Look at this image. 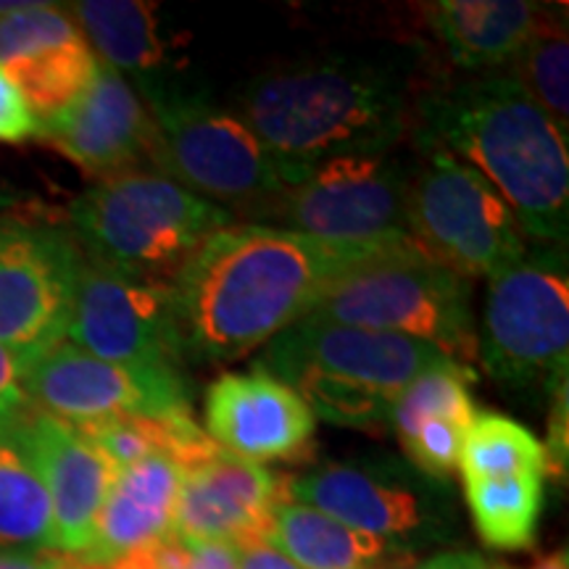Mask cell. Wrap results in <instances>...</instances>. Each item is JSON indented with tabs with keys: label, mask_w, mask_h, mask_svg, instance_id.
Masks as SVG:
<instances>
[{
	"label": "cell",
	"mask_w": 569,
	"mask_h": 569,
	"mask_svg": "<svg viewBox=\"0 0 569 569\" xmlns=\"http://www.w3.org/2000/svg\"><path fill=\"white\" fill-rule=\"evenodd\" d=\"M511 74L549 117L561 138H569V46L565 6L540 11L538 24L511 61Z\"/></svg>",
	"instance_id": "cell-26"
},
{
	"label": "cell",
	"mask_w": 569,
	"mask_h": 569,
	"mask_svg": "<svg viewBox=\"0 0 569 569\" xmlns=\"http://www.w3.org/2000/svg\"><path fill=\"white\" fill-rule=\"evenodd\" d=\"M480 540L498 551L528 549L536 540L543 509V475H511L498 480L465 482Z\"/></svg>",
	"instance_id": "cell-25"
},
{
	"label": "cell",
	"mask_w": 569,
	"mask_h": 569,
	"mask_svg": "<svg viewBox=\"0 0 569 569\" xmlns=\"http://www.w3.org/2000/svg\"><path fill=\"white\" fill-rule=\"evenodd\" d=\"M17 438L40 475L53 515V549L80 557L88 549L117 467L74 425L30 411L17 425Z\"/></svg>",
	"instance_id": "cell-17"
},
{
	"label": "cell",
	"mask_w": 569,
	"mask_h": 569,
	"mask_svg": "<svg viewBox=\"0 0 569 569\" xmlns=\"http://www.w3.org/2000/svg\"><path fill=\"white\" fill-rule=\"evenodd\" d=\"M30 411L32 407L27 401L24 388H21L17 359L0 346V430L19 425Z\"/></svg>",
	"instance_id": "cell-31"
},
{
	"label": "cell",
	"mask_w": 569,
	"mask_h": 569,
	"mask_svg": "<svg viewBox=\"0 0 569 569\" xmlns=\"http://www.w3.org/2000/svg\"><path fill=\"white\" fill-rule=\"evenodd\" d=\"M411 174L409 230L427 256L472 282L525 259L528 234L493 184L446 151H422Z\"/></svg>",
	"instance_id": "cell-10"
},
{
	"label": "cell",
	"mask_w": 569,
	"mask_h": 569,
	"mask_svg": "<svg viewBox=\"0 0 569 569\" xmlns=\"http://www.w3.org/2000/svg\"><path fill=\"white\" fill-rule=\"evenodd\" d=\"M63 340L113 365L184 372L172 282L88 259Z\"/></svg>",
	"instance_id": "cell-13"
},
{
	"label": "cell",
	"mask_w": 569,
	"mask_h": 569,
	"mask_svg": "<svg viewBox=\"0 0 569 569\" xmlns=\"http://www.w3.org/2000/svg\"><path fill=\"white\" fill-rule=\"evenodd\" d=\"M38 130L40 124L30 103L24 101L17 84L0 67V142L19 146V142L38 138Z\"/></svg>",
	"instance_id": "cell-30"
},
{
	"label": "cell",
	"mask_w": 569,
	"mask_h": 569,
	"mask_svg": "<svg viewBox=\"0 0 569 569\" xmlns=\"http://www.w3.org/2000/svg\"><path fill=\"white\" fill-rule=\"evenodd\" d=\"M532 569H569V565H567V551L561 549V551H557V553H551V557H543Z\"/></svg>",
	"instance_id": "cell-36"
},
{
	"label": "cell",
	"mask_w": 569,
	"mask_h": 569,
	"mask_svg": "<svg viewBox=\"0 0 569 569\" xmlns=\"http://www.w3.org/2000/svg\"><path fill=\"white\" fill-rule=\"evenodd\" d=\"M203 425L213 443L253 465L298 457L317 432V417L303 398L256 367L211 382L203 393Z\"/></svg>",
	"instance_id": "cell-16"
},
{
	"label": "cell",
	"mask_w": 569,
	"mask_h": 569,
	"mask_svg": "<svg viewBox=\"0 0 569 569\" xmlns=\"http://www.w3.org/2000/svg\"><path fill=\"white\" fill-rule=\"evenodd\" d=\"M459 469L465 482L528 472L546 475V448L525 425L488 411L469 425Z\"/></svg>",
	"instance_id": "cell-27"
},
{
	"label": "cell",
	"mask_w": 569,
	"mask_h": 569,
	"mask_svg": "<svg viewBox=\"0 0 569 569\" xmlns=\"http://www.w3.org/2000/svg\"><path fill=\"white\" fill-rule=\"evenodd\" d=\"M419 151H446L493 184L538 246H565L569 230L567 140L515 74L432 88L415 101Z\"/></svg>",
	"instance_id": "cell-2"
},
{
	"label": "cell",
	"mask_w": 569,
	"mask_h": 569,
	"mask_svg": "<svg viewBox=\"0 0 569 569\" xmlns=\"http://www.w3.org/2000/svg\"><path fill=\"white\" fill-rule=\"evenodd\" d=\"M467 432L469 425L457 422V419H425L401 438V446L419 472L427 475V478L446 480L448 475L459 469Z\"/></svg>",
	"instance_id": "cell-29"
},
{
	"label": "cell",
	"mask_w": 569,
	"mask_h": 569,
	"mask_svg": "<svg viewBox=\"0 0 569 569\" xmlns=\"http://www.w3.org/2000/svg\"><path fill=\"white\" fill-rule=\"evenodd\" d=\"M446 361L422 340L301 319L269 340L253 367L293 388L315 417L372 427L388 422L419 375Z\"/></svg>",
	"instance_id": "cell-4"
},
{
	"label": "cell",
	"mask_w": 569,
	"mask_h": 569,
	"mask_svg": "<svg viewBox=\"0 0 569 569\" xmlns=\"http://www.w3.org/2000/svg\"><path fill=\"white\" fill-rule=\"evenodd\" d=\"M475 553H438V557L427 559L425 565L411 569H467Z\"/></svg>",
	"instance_id": "cell-35"
},
{
	"label": "cell",
	"mask_w": 569,
	"mask_h": 569,
	"mask_svg": "<svg viewBox=\"0 0 569 569\" xmlns=\"http://www.w3.org/2000/svg\"><path fill=\"white\" fill-rule=\"evenodd\" d=\"M377 569H390V567H377Z\"/></svg>",
	"instance_id": "cell-40"
},
{
	"label": "cell",
	"mask_w": 569,
	"mask_h": 569,
	"mask_svg": "<svg viewBox=\"0 0 569 569\" xmlns=\"http://www.w3.org/2000/svg\"><path fill=\"white\" fill-rule=\"evenodd\" d=\"M6 211V201H3V198H0V213H3Z\"/></svg>",
	"instance_id": "cell-39"
},
{
	"label": "cell",
	"mask_w": 569,
	"mask_h": 569,
	"mask_svg": "<svg viewBox=\"0 0 569 569\" xmlns=\"http://www.w3.org/2000/svg\"><path fill=\"white\" fill-rule=\"evenodd\" d=\"M0 67L40 124L88 88L101 61L69 11L51 3H0Z\"/></svg>",
	"instance_id": "cell-15"
},
{
	"label": "cell",
	"mask_w": 569,
	"mask_h": 569,
	"mask_svg": "<svg viewBox=\"0 0 569 569\" xmlns=\"http://www.w3.org/2000/svg\"><path fill=\"white\" fill-rule=\"evenodd\" d=\"M303 319L422 340L465 367L478 359L472 284L417 243L351 269Z\"/></svg>",
	"instance_id": "cell-6"
},
{
	"label": "cell",
	"mask_w": 569,
	"mask_h": 569,
	"mask_svg": "<svg viewBox=\"0 0 569 569\" xmlns=\"http://www.w3.org/2000/svg\"><path fill=\"white\" fill-rule=\"evenodd\" d=\"M84 253L67 222L0 213V346L19 369L67 338Z\"/></svg>",
	"instance_id": "cell-11"
},
{
	"label": "cell",
	"mask_w": 569,
	"mask_h": 569,
	"mask_svg": "<svg viewBox=\"0 0 569 569\" xmlns=\"http://www.w3.org/2000/svg\"><path fill=\"white\" fill-rule=\"evenodd\" d=\"M409 169L393 153L340 156L261 206L251 219L303 232L322 243L386 253L415 243L409 230Z\"/></svg>",
	"instance_id": "cell-9"
},
{
	"label": "cell",
	"mask_w": 569,
	"mask_h": 569,
	"mask_svg": "<svg viewBox=\"0 0 569 569\" xmlns=\"http://www.w3.org/2000/svg\"><path fill=\"white\" fill-rule=\"evenodd\" d=\"M234 553H238V569H301L280 549H274L267 538L234 543Z\"/></svg>",
	"instance_id": "cell-33"
},
{
	"label": "cell",
	"mask_w": 569,
	"mask_h": 569,
	"mask_svg": "<svg viewBox=\"0 0 569 569\" xmlns=\"http://www.w3.org/2000/svg\"><path fill=\"white\" fill-rule=\"evenodd\" d=\"M375 256L274 224L222 227L172 280L184 359H243L301 322L340 277Z\"/></svg>",
	"instance_id": "cell-1"
},
{
	"label": "cell",
	"mask_w": 569,
	"mask_h": 569,
	"mask_svg": "<svg viewBox=\"0 0 569 569\" xmlns=\"http://www.w3.org/2000/svg\"><path fill=\"white\" fill-rule=\"evenodd\" d=\"M34 411L80 427L113 417L193 415L190 386L174 369H134L103 361L61 340L19 369Z\"/></svg>",
	"instance_id": "cell-12"
},
{
	"label": "cell",
	"mask_w": 569,
	"mask_h": 569,
	"mask_svg": "<svg viewBox=\"0 0 569 569\" xmlns=\"http://www.w3.org/2000/svg\"><path fill=\"white\" fill-rule=\"evenodd\" d=\"M280 480L264 465L232 457L213 446L203 457L182 467L180 493L174 503L172 532L190 540L267 538Z\"/></svg>",
	"instance_id": "cell-18"
},
{
	"label": "cell",
	"mask_w": 569,
	"mask_h": 569,
	"mask_svg": "<svg viewBox=\"0 0 569 569\" xmlns=\"http://www.w3.org/2000/svg\"><path fill=\"white\" fill-rule=\"evenodd\" d=\"M182 469L167 453L119 469L106 496L90 546L74 561L90 569H109L127 553L172 532L174 503Z\"/></svg>",
	"instance_id": "cell-20"
},
{
	"label": "cell",
	"mask_w": 569,
	"mask_h": 569,
	"mask_svg": "<svg viewBox=\"0 0 569 569\" xmlns=\"http://www.w3.org/2000/svg\"><path fill=\"white\" fill-rule=\"evenodd\" d=\"M475 380H478V372L472 367L457 365V361H446V365L432 367L419 375L398 398L393 415L388 419L393 425L398 440L415 430L419 422H425V419L443 417L472 425L478 411H475L469 386Z\"/></svg>",
	"instance_id": "cell-28"
},
{
	"label": "cell",
	"mask_w": 569,
	"mask_h": 569,
	"mask_svg": "<svg viewBox=\"0 0 569 569\" xmlns=\"http://www.w3.org/2000/svg\"><path fill=\"white\" fill-rule=\"evenodd\" d=\"M467 569H509V567H503V565H493V561H486L482 557H478V553H475L472 557V561H469V567Z\"/></svg>",
	"instance_id": "cell-37"
},
{
	"label": "cell",
	"mask_w": 569,
	"mask_h": 569,
	"mask_svg": "<svg viewBox=\"0 0 569 569\" xmlns=\"http://www.w3.org/2000/svg\"><path fill=\"white\" fill-rule=\"evenodd\" d=\"M182 569H238V553L222 540H190Z\"/></svg>",
	"instance_id": "cell-32"
},
{
	"label": "cell",
	"mask_w": 569,
	"mask_h": 569,
	"mask_svg": "<svg viewBox=\"0 0 569 569\" xmlns=\"http://www.w3.org/2000/svg\"><path fill=\"white\" fill-rule=\"evenodd\" d=\"M69 557L59 551L0 549V569H63Z\"/></svg>",
	"instance_id": "cell-34"
},
{
	"label": "cell",
	"mask_w": 569,
	"mask_h": 569,
	"mask_svg": "<svg viewBox=\"0 0 569 569\" xmlns=\"http://www.w3.org/2000/svg\"><path fill=\"white\" fill-rule=\"evenodd\" d=\"M156 127L153 172L219 206H240L253 217L284 190L272 153L238 113L219 109L201 90L169 74L140 84Z\"/></svg>",
	"instance_id": "cell-7"
},
{
	"label": "cell",
	"mask_w": 569,
	"mask_h": 569,
	"mask_svg": "<svg viewBox=\"0 0 569 569\" xmlns=\"http://www.w3.org/2000/svg\"><path fill=\"white\" fill-rule=\"evenodd\" d=\"M478 359L515 393L553 396L567 386L569 277L565 246H538L490 277Z\"/></svg>",
	"instance_id": "cell-8"
},
{
	"label": "cell",
	"mask_w": 569,
	"mask_h": 569,
	"mask_svg": "<svg viewBox=\"0 0 569 569\" xmlns=\"http://www.w3.org/2000/svg\"><path fill=\"white\" fill-rule=\"evenodd\" d=\"M267 540L301 569H377L393 553L388 540L282 496L272 509Z\"/></svg>",
	"instance_id": "cell-22"
},
{
	"label": "cell",
	"mask_w": 569,
	"mask_h": 569,
	"mask_svg": "<svg viewBox=\"0 0 569 569\" xmlns=\"http://www.w3.org/2000/svg\"><path fill=\"white\" fill-rule=\"evenodd\" d=\"M69 17L77 21L98 61L111 67L127 82L140 84L163 74L159 27L151 3L138 0H82L69 6Z\"/></svg>",
	"instance_id": "cell-23"
},
{
	"label": "cell",
	"mask_w": 569,
	"mask_h": 569,
	"mask_svg": "<svg viewBox=\"0 0 569 569\" xmlns=\"http://www.w3.org/2000/svg\"><path fill=\"white\" fill-rule=\"evenodd\" d=\"M280 496L388 543L409 540L432 519L425 490L382 465H325L280 480Z\"/></svg>",
	"instance_id": "cell-19"
},
{
	"label": "cell",
	"mask_w": 569,
	"mask_h": 569,
	"mask_svg": "<svg viewBox=\"0 0 569 569\" xmlns=\"http://www.w3.org/2000/svg\"><path fill=\"white\" fill-rule=\"evenodd\" d=\"M63 569H90V567H84V565H80V561H74V559L69 557V561H67V565H63Z\"/></svg>",
	"instance_id": "cell-38"
},
{
	"label": "cell",
	"mask_w": 569,
	"mask_h": 569,
	"mask_svg": "<svg viewBox=\"0 0 569 569\" xmlns=\"http://www.w3.org/2000/svg\"><path fill=\"white\" fill-rule=\"evenodd\" d=\"M543 6L525 0H440L425 17L448 59L469 71L511 67Z\"/></svg>",
	"instance_id": "cell-21"
},
{
	"label": "cell",
	"mask_w": 569,
	"mask_h": 569,
	"mask_svg": "<svg viewBox=\"0 0 569 569\" xmlns=\"http://www.w3.org/2000/svg\"><path fill=\"white\" fill-rule=\"evenodd\" d=\"M234 211L151 169L98 180L69 206L67 227L84 259L172 282L206 238Z\"/></svg>",
	"instance_id": "cell-5"
},
{
	"label": "cell",
	"mask_w": 569,
	"mask_h": 569,
	"mask_svg": "<svg viewBox=\"0 0 569 569\" xmlns=\"http://www.w3.org/2000/svg\"><path fill=\"white\" fill-rule=\"evenodd\" d=\"M96 180L151 169L156 127L146 103L119 71L101 63L67 109L40 122L38 138Z\"/></svg>",
	"instance_id": "cell-14"
},
{
	"label": "cell",
	"mask_w": 569,
	"mask_h": 569,
	"mask_svg": "<svg viewBox=\"0 0 569 569\" xmlns=\"http://www.w3.org/2000/svg\"><path fill=\"white\" fill-rule=\"evenodd\" d=\"M0 549L56 551L51 501L19 443L17 425L0 430Z\"/></svg>",
	"instance_id": "cell-24"
},
{
	"label": "cell",
	"mask_w": 569,
	"mask_h": 569,
	"mask_svg": "<svg viewBox=\"0 0 569 569\" xmlns=\"http://www.w3.org/2000/svg\"><path fill=\"white\" fill-rule=\"evenodd\" d=\"M238 111L290 188L330 159L393 151L415 113L411 67L340 56L267 71L246 84Z\"/></svg>",
	"instance_id": "cell-3"
}]
</instances>
